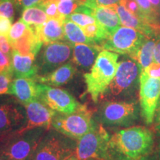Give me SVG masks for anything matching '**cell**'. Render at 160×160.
<instances>
[{"instance_id":"16","label":"cell","mask_w":160,"mask_h":160,"mask_svg":"<svg viewBox=\"0 0 160 160\" xmlns=\"http://www.w3.org/2000/svg\"><path fill=\"white\" fill-rule=\"evenodd\" d=\"M33 56H24L13 50L11 55V68L14 78L34 79L38 73L37 64Z\"/></svg>"},{"instance_id":"4","label":"cell","mask_w":160,"mask_h":160,"mask_svg":"<svg viewBox=\"0 0 160 160\" xmlns=\"http://www.w3.org/2000/svg\"><path fill=\"white\" fill-rule=\"evenodd\" d=\"M95 125L93 112L83 105L68 114L57 112L51 123L52 128L56 131L77 141L91 131Z\"/></svg>"},{"instance_id":"20","label":"cell","mask_w":160,"mask_h":160,"mask_svg":"<svg viewBox=\"0 0 160 160\" xmlns=\"http://www.w3.org/2000/svg\"><path fill=\"white\" fill-rule=\"evenodd\" d=\"M117 5L99 7L93 9L92 17L102 26L110 37L121 26V21L118 15Z\"/></svg>"},{"instance_id":"11","label":"cell","mask_w":160,"mask_h":160,"mask_svg":"<svg viewBox=\"0 0 160 160\" xmlns=\"http://www.w3.org/2000/svg\"><path fill=\"white\" fill-rule=\"evenodd\" d=\"M25 123V106L14 97L0 96V133L17 131Z\"/></svg>"},{"instance_id":"31","label":"cell","mask_w":160,"mask_h":160,"mask_svg":"<svg viewBox=\"0 0 160 160\" xmlns=\"http://www.w3.org/2000/svg\"><path fill=\"white\" fill-rule=\"evenodd\" d=\"M121 1L122 0H85L82 5L91 8L92 9H96L99 7L119 5Z\"/></svg>"},{"instance_id":"28","label":"cell","mask_w":160,"mask_h":160,"mask_svg":"<svg viewBox=\"0 0 160 160\" xmlns=\"http://www.w3.org/2000/svg\"><path fill=\"white\" fill-rule=\"evenodd\" d=\"M66 19L71 20L73 22L76 23L81 28L86 25H91V24L96 22L95 18L92 17V16L85 14V13H77V12L71 13L68 17H66Z\"/></svg>"},{"instance_id":"14","label":"cell","mask_w":160,"mask_h":160,"mask_svg":"<svg viewBox=\"0 0 160 160\" xmlns=\"http://www.w3.org/2000/svg\"><path fill=\"white\" fill-rule=\"evenodd\" d=\"M24 106L26 111V123L19 130V131L24 132L37 128L50 129L52 120L57 112L38 99Z\"/></svg>"},{"instance_id":"18","label":"cell","mask_w":160,"mask_h":160,"mask_svg":"<svg viewBox=\"0 0 160 160\" xmlns=\"http://www.w3.org/2000/svg\"><path fill=\"white\" fill-rule=\"evenodd\" d=\"M117 10L120 21H121V24L125 27L131 28L137 30L138 31L141 32L148 39H152V38L157 37V35L159 34V32L153 26L145 22L142 19H139L137 16L128 11L122 3L117 5Z\"/></svg>"},{"instance_id":"43","label":"cell","mask_w":160,"mask_h":160,"mask_svg":"<svg viewBox=\"0 0 160 160\" xmlns=\"http://www.w3.org/2000/svg\"><path fill=\"white\" fill-rule=\"evenodd\" d=\"M140 160H153V159L152 157H150V156H148V157L142 158V159H140Z\"/></svg>"},{"instance_id":"26","label":"cell","mask_w":160,"mask_h":160,"mask_svg":"<svg viewBox=\"0 0 160 160\" xmlns=\"http://www.w3.org/2000/svg\"><path fill=\"white\" fill-rule=\"evenodd\" d=\"M141 9L145 22L153 26L157 30V13L149 0H136Z\"/></svg>"},{"instance_id":"44","label":"cell","mask_w":160,"mask_h":160,"mask_svg":"<svg viewBox=\"0 0 160 160\" xmlns=\"http://www.w3.org/2000/svg\"><path fill=\"white\" fill-rule=\"evenodd\" d=\"M156 129H157V131L158 137H159V139L160 140V125L158 126V127H156Z\"/></svg>"},{"instance_id":"6","label":"cell","mask_w":160,"mask_h":160,"mask_svg":"<svg viewBox=\"0 0 160 160\" xmlns=\"http://www.w3.org/2000/svg\"><path fill=\"white\" fill-rule=\"evenodd\" d=\"M77 142L56 130L48 131L38 145L32 160H65L76 153Z\"/></svg>"},{"instance_id":"40","label":"cell","mask_w":160,"mask_h":160,"mask_svg":"<svg viewBox=\"0 0 160 160\" xmlns=\"http://www.w3.org/2000/svg\"><path fill=\"white\" fill-rule=\"evenodd\" d=\"M154 122H155V128L160 125V99L159 100V102H158L157 110H156Z\"/></svg>"},{"instance_id":"39","label":"cell","mask_w":160,"mask_h":160,"mask_svg":"<svg viewBox=\"0 0 160 160\" xmlns=\"http://www.w3.org/2000/svg\"><path fill=\"white\" fill-rule=\"evenodd\" d=\"M153 59H154V62L160 64V39L156 42Z\"/></svg>"},{"instance_id":"35","label":"cell","mask_w":160,"mask_h":160,"mask_svg":"<svg viewBox=\"0 0 160 160\" xmlns=\"http://www.w3.org/2000/svg\"><path fill=\"white\" fill-rule=\"evenodd\" d=\"M12 21L8 18L0 16V35L8 34L10 29L11 28Z\"/></svg>"},{"instance_id":"7","label":"cell","mask_w":160,"mask_h":160,"mask_svg":"<svg viewBox=\"0 0 160 160\" xmlns=\"http://www.w3.org/2000/svg\"><path fill=\"white\" fill-rule=\"evenodd\" d=\"M148 39L137 30L123 26L104 41L101 47L107 51L128 55L132 59L136 60L140 48Z\"/></svg>"},{"instance_id":"34","label":"cell","mask_w":160,"mask_h":160,"mask_svg":"<svg viewBox=\"0 0 160 160\" xmlns=\"http://www.w3.org/2000/svg\"><path fill=\"white\" fill-rule=\"evenodd\" d=\"M142 71H145L148 76L153 78H160V64L153 62L148 67L145 68Z\"/></svg>"},{"instance_id":"12","label":"cell","mask_w":160,"mask_h":160,"mask_svg":"<svg viewBox=\"0 0 160 160\" xmlns=\"http://www.w3.org/2000/svg\"><path fill=\"white\" fill-rule=\"evenodd\" d=\"M40 56L38 72L40 75L51 73L58 68L64 65L71 57L73 45L70 42H56L48 45Z\"/></svg>"},{"instance_id":"25","label":"cell","mask_w":160,"mask_h":160,"mask_svg":"<svg viewBox=\"0 0 160 160\" xmlns=\"http://www.w3.org/2000/svg\"><path fill=\"white\" fill-rule=\"evenodd\" d=\"M156 46V42L152 39H148L140 48L135 61H137L142 70L148 67L154 62L153 55Z\"/></svg>"},{"instance_id":"32","label":"cell","mask_w":160,"mask_h":160,"mask_svg":"<svg viewBox=\"0 0 160 160\" xmlns=\"http://www.w3.org/2000/svg\"><path fill=\"white\" fill-rule=\"evenodd\" d=\"M120 3L122 4L128 11H129L133 14L137 16L139 19H142L143 21L145 22V19H144L142 12L141 9H140L139 6L136 0H122Z\"/></svg>"},{"instance_id":"2","label":"cell","mask_w":160,"mask_h":160,"mask_svg":"<svg viewBox=\"0 0 160 160\" xmlns=\"http://www.w3.org/2000/svg\"><path fill=\"white\" fill-rule=\"evenodd\" d=\"M49 129L19 130L0 133V155L6 160H32L38 145Z\"/></svg>"},{"instance_id":"1","label":"cell","mask_w":160,"mask_h":160,"mask_svg":"<svg viewBox=\"0 0 160 160\" xmlns=\"http://www.w3.org/2000/svg\"><path fill=\"white\" fill-rule=\"evenodd\" d=\"M154 138L145 127H130L116 132L111 137L109 147L131 160H140L153 151Z\"/></svg>"},{"instance_id":"5","label":"cell","mask_w":160,"mask_h":160,"mask_svg":"<svg viewBox=\"0 0 160 160\" xmlns=\"http://www.w3.org/2000/svg\"><path fill=\"white\" fill-rule=\"evenodd\" d=\"M139 108L136 100L105 102L98 110L97 121L108 126H131L139 119Z\"/></svg>"},{"instance_id":"13","label":"cell","mask_w":160,"mask_h":160,"mask_svg":"<svg viewBox=\"0 0 160 160\" xmlns=\"http://www.w3.org/2000/svg\"><path fill=\"white\" fill-rule=\"evenodd\" d=\"M39 91L38 99L58 113L66 114L73 113L81 105L65 90L39 83Z\"/></svg>"},{"instance_id":"15","label":"cell","mask_w":160,"mask_h":160,"mask_svg":"<svg viewBox=\"0 0 160 160\" xmlns=\"http://www.w3.org/2000/svg\"><path fill=\"white\" fill-rule=\"evenodd\" d=\"M39 83L30 78H15L10 84L7 95L13 96L22 105L39 97Z\"/></svg>"},{"instance_id":"37","label":"cell","mask_w":160,"mask_h":160,"mask_svg":"<svg viewBox=\"0 0 160 160\" xmlns=\"http://www.w3.org/2000/svg\"><path fill=\"white\" fill-rule=\"evenodd\" d=\"M15 1L19 7L25 9L33 6H39L43 2L44 0H15Z\"/></svg>"},{"instance_id":"8","label":"cell","mask_w":160,"mask_h":160,"mask_svg":"<svg viewBox=\"0 0 160 160\" xmlns=\"http://www.w3.org/2000/svg\"><path fill=\"white\" fill-rule=\"evenodd\" d=\"M111 139L101 123L94 127L77 141L76 155L79 160L97 158L105 160Z\"/></svg>"},{"instance_id":"30","label":"cell","mask_w":160,"mask_h":160,"mask_svg":"<svg viewBox=\"0 0 160 160\" xmlns=\"http://www.w3.org/2000/svg\"><path fill=\"white\" fill-rule=\"evenodd\" d=\"M15 0H0V16L13 21L15 15Z\"/></svg>"},{"instance_id":"22","label":"cell","mask_w":160,"mask_h":160,"mask_svg":"<svg viewBox=\"0 0 160 160\" xmlns=\"http://www.w3.org/2000/svg\"><path fill=\"white\" fill-rule=\"evenodd\" d=\"M43 42L36 32L31 28H28L25 34L11 45L13 50L24 56H33L36 57L41 49Z\"/></svg>"},{"instance_id":"29","label":"cell","mask_w":160,"mask_h":160,"mask_svg":"<svg viewBox=\"0 0 160 160\" xmlns=\"http://www.w3.org/2000/svg\"><path fill=\"white\" fill-rule=\"evenodd\" d=\"M13 79L11 67L0 71V96L8 94L10 84Z\"/></svg>"},{"instance_id":"46","label":"cell","mask_w":160,"mask_h":160,"mask_svg":"<svg viewBox=\"0 0 160 160\" xmlns=\"http://www.w3.org/2000/svg\"><path fill=\"white\" fill-rule=\"evenodd\" d=\"M0 160H6V159H4V158H3L2 157L1 155H0Z\"/></svg>"},{"instance_id":"9","label":"cell","mask_w":160,"mask_h":160,"mask_svg":"<svg viewBox=\"0 0 160 160\" xmlns=\"http://www.w3.org/2000/svg\"><path fill=\"white\" fill-rule=\"evenodd\" d=\"M142 68L133 59H126L119 62L114 78L110 84V93L113 97L133 93L139 83ZM107 90V91H108Z\"/></svg>"},{"instance_id":"17","label":"cell","mask_w":160,"mask_h":160,"mask_svg":"<svg viewBox=\"0 0 160 160\" xmlns=\"http://www.w3.org/2000/svg\"><path fill=\"white\" fill-rule=\"evenodd\" d=\"M77 69L71 62H68L45 75H37L33 79L38 83L58 87L65 85L73 79Z\"/></svg>"},{"instance_id":"47","label":"cell","mask_w":160,"mask_h":160,"mask_svg":"<svg viewBox=\"0 0 160 160\" xmlns=\"http://www.w3.org/2000/svg\"><path fill=\"white\" fill-rule=\"evenodd\" d=\"M159 160H160V158H159Z\"/></svg>"},{"instance_id":"24","label":"cell","mask_w":160,"mask_h":160,"mask_svg":"<svg viewBox=\"0 0 160 160\" xmlns=\"http://www.w3.org/2000/svg\"><path fill=\"white\" fill-rule=\"evenodd\" d=\"M64 31H65V39L68 41L71 45L75 44H88V45H93L96 44L86 37L82 29L73 22L71 20L66 19L64 22Z\"/></svg>"},{"instance_id":"33","label":"cell","mask_w":160,"mask_h":160,"mask_svg":"<svg viewBox=\"0 0 160 160\" xmlns=\"http://www.w3.org/2000/svg\"><path fill=\"white\" fill-rule=\"evenodd\" d=\"M0 51L11 59L13 48L6 35H0Z\"/></svg>"},{"instance_id":"45","label":"cell","mask_w":160,"mask_h":160,"mask_svg":"<svg viewBox=\"0 0 160 160\" xmlns=\"http://www.w3.org/2000/svg\"><path fill=\"white\" fill-rule=\"evenodd\" d=\"M86 160H105L103 159H97V158H91V159H88Z\"/></svg>"},{"instance_id":"36","label":"cell","mask_w":160,"mask_h":160,"mask_svg":"<svg viewBox=\"0 0 160 160\" xmlns=\"http://www.w3.org/2000/svg\"><path fill=\"white\" fill-rule=\"evenodd\" d=\"M105 160H131L121 153L109 147Z\"/></svg>"},{"instance_id":"27","label":"cell","mask_w":160,"mask_h":160,"mask_svg":"<svg viewBox=\"0 0 160 160\" xmlns=\"http://www.w3.org/2000/svg\"><path fill=\"white\" fill-rule=\"evenodd\" d=\"M28 28V26L26 25L24 22L22 21L21 19H19V21H17V22H15L11 26L8 34L7 35L11 45H13L17 40L20 39L25 34Z\"/></svg>"},{"instance_id":"21","label":"cell","mask_w":160,"mask_h":160,"mask_svg":"<svg viewBox=\"0 0 160 160\" xmlns=\"http://www.w3.org/2000/svg\"><path fill=\"white\" fill-rule=\"evenodd\" d=\"M73 48V62L85 70L92 68L98 55L102 50V48L97 44H75Z\"/></svg>"},{"instance_id":"19","label":"cell","mask_w":160,"mask_h":160,"mask_svg":"<svg viewBox=\"0 0 160 160\" xmlns=\"http://www.w3.org/2000/svg\"><path fill=\"white\" fill-rule=\"evenodd\" d=\"M64 22V19L51 18L42 25L32 30L36 32L44 44L48 45L65 39Z\"/></svg>"},{"instance_id":"3","label":"cell","mask_w":160,"mask_h":160,"mask_svg":"<svg viewBox=\"0 0 160 160\" xmlns=\"http://www.w3.org/2000/svg\"><path fill=\"white\" fill-rule=\"evenodd\" d=\"M117 53L103 50L98 55L91 71L84 74L87 92L94 102L107 91L117 73L119 62Z\"/></svg>"},{"instance_id":"38","label":"cell","mask_w":160,"mask_h":160,"mask_svg":"<svg viewBox=\"0 0 160 160\" xmlns=\"http://www.w3.org/2000/svg\"><path fill=\"white\" fill-rule=\"evenodd\" d=\"M11 67V59L0 51V71Z\"/></svg>"},{"instance_id":"10","label":"cell","mask_w":160,"mask_h":160,"mask_svg":"<svg viewBox=\"0 0 160 160\" xmlns=\"http://www.w3.org/2000/svg\"><path fill=\"white\" fill-rule=\"evenodd\" d=\"M160 99V78H153L141 71L139 77V103L141 113L147 125L154 120Z\"/></svg>"},{"instance_id":"23","label":"cell","mask_w":160,"mask_h":160,"mask_svg":"<svg viewBox=\"0 0 160 160\" xmlns=\"http://www.w3.org/2000/svg\"><path fill=\"white\" fill-rule=\"evenodd\" d=\"M20 19L31 29H35L45 24L49 18L40 6H33L24 10Z\"/></svg>"},{"instance_id":"42","label":"cell","mask_w":160,"mask_h":160,"mask_svg":"<svg viewBox=\"0 0 160 160\" xmlns=\"http://www.w3.org/2000/svg\"><path fill=\"white\" fill-rule=\"evenodd\" d=\"M65 160H79V159H78V157H77V155H76V153H75V154H73L72 156H71V157L67 158V159Z\"/></svg>"},{"instance_id":"41","label":"cell","mask_w":160,"mask_h":160,"mask_svg":"<svg viewBox=\"0 0 160 160\" xmlns=\"http://www.w3.org/2000/svg\"><path fill=\"white\" fill-rule=\"evenodd\" d=\"M151 2V3L153 5V7L154 8L156 12L157 13V17H158V12H159V2L160 0H149Z\"/></svg>"}]
</instances>
